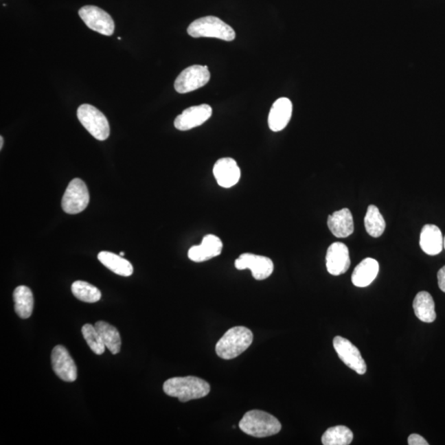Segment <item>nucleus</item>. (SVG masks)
<instances>
[{
    "mask_svg": "<svg viewBox=\"0 0 445 445\" xmlns=\"http://www.w3.org/2000/svg\"><path fill=\"white\" fill-rule=\"evenodd\" d=\"M353 433L348 427L337 426L328 429L321 437L324 445H348L352 442Z\"/></svg>",
    "mask_w": 445,
    "mask_h": 445,
    "instance_id": "nucleus-25",
    "label": "nucleus"
},
{
    "mask_svg": "<svg viewBox=\"0 0 445 445\" xmlns=\"http://www.w3.org/2000/svg\"><path fill=\"white\" fill-rule=\"evenodd\" d=\"M119 255H121V257H124V255H125V253H123V251H121V253H119Z\"/></svg>",
    "mask_w": 445,
    "mask_h": 445,
    "instance_id": "nucleus-31",
    "label": "nucleus"
},
{
    "mask_svg": "<svg viewBox=\"0 0 445 445\" xmlns=\"http://www.w3.org/2000/svg\"><path fill=\"white\" fill-rule=\"evenodd\" d=\"M420 246L424 253L430 255H438L444 247V238L438 226L426 225L420 236Z\"/></svg>",
    "mask_w": 445,
    "mask_h": 445,
    "instance_id": "nucleus-18",
    "label": "nucleus"
},
{
    "mask_svg": "<svg viewBox=\"0 0 445 445\" xmlns=\"http://www.w3.org/2000/svg\"><path fill=\"white\" fill-rule=\"evenodd\" d=\"M78 14L91 30L105 36H111L115 30V23L111 16L102 8L88 5L80 8Z\"/></svg>",
    "mask_w": 445,
    "mask_h": 445,
    "instance_id": "nucleus-8",
    "label": "nucleus"
},
{
    "mask_svg": "<svg viewBox=\"0 0 445 445\" xmlns=\"http://www.w3.org/2000/svg\"><path fill=\"white\" fill-rule=\"evenodd\" d=\"M437 277L440 290L445 293V266L439 271Z\"/></svg>",
    "mask_w": 445,
    "mask_h": 445,
    "instance_id": "nucleus-29",
    "label": "nucleus"
},
{
    "mask_svg": "<svg viewBox=\"0 0 445 445\" xmlns=\"http://www.w3.org/2000/svg\"><path fill=\"white\" fill-rule=\"evenodd\" d=\"M71 290L74 297L85 303H96L102 298L101 291L88 282L78 280L73 282Z\"/></svg>",
    "mask_w": 445,
    "mask_h": 445,
    "instance_id": "nucleus-26",
    "label": "nucleus"
},
{
    "mask_svg": "<svg viewBox=\"0 0 445 445\" xmlns=\"http://www.w3.org/2000/svg\"><path fill=\"white\" fill-rule=\"evenodd\" d=\"M326 266L332 275L345 273L350 266V253L347 246L340 242H333L328 247L326 255Z\"/></svg>",
    "mask_w": 445,
    "mask_h": 445,
    "instance_id": "nucleus-13",
    "label": "nucleus"
},
{
    "mask_svg": "<svg viewBox=\"0 0 445 445\" xmlns=\"http://www.w3.org/2000/svg\"><path fill=\"white\" fill-rule=\"evenodd\" d=\"M415 315L422 321L433 323L436 319L435 301L430 293L419 292L413 301Z\"/></svg>",
    "mask_w": 445,
    "mask_h": 445,
    "instance_id": "nucleus-20",
    "label": "nucleus"
},
{
    "mask_svg": "<svg viewBox=\"0 0 445 445\" xmlns=\"http://www.w3.org/2000/svg\"><path fill=\"white\" fill-rule=\"evenodd\" d=\"M98 258L102 265L117 275L127 277L133 274L131 263L119 255L104 251L98 254Z\"/></svg>",
    "mask_w": 445,
    "mask_h": 445,
    "instance_id": "nucleus-21",
    "label": "nucleus"
},
{
    "mask_svg": "<svg viewBox=\"0 0 445 445\" xmlns=\"http://www.w3.org/2000/svg\"><path fill=\"white\" fill-rule=\"evenodd\" d=\"M293 105L287 98H279L272 105L268 124L270 129L274 132L282 130L290 122L292 115Z\"/></svg>",
    "mask_w": 445,
    "mask_h": 445,
    "instance_id": "nucleus-16",
    "label": "nucleus"
},
{
    "mask_svg": "<svg viewBox=\"0 0 445 445\" xmlns=\"http://www.w3.org/2000/svg\"><path fill=\"white\" fill-rule=\"evenodd\" d=\"M102 337L106 348L113 354L119 352L122 347V338L118 330L106 321H99L94 325Z\"/></svg>",
    "mask_w": 445,
    "mask_h": 445,
    "instance_id": "nucleus-23",
    "label": "nucleus"
},
{
    "mask_svg": "<svg viewBox=\"0 0 445 445\" xmlns=\"http://www.w3.org/2000/svg\"><path fill=\"white\" fill-rule=\"evenodd\" d=\"M365 227L367 233L373 238L380 237L385 232L386 223L377 206H369L365 217Z\"/></svg>",
    "mask_w": 445,
    "mask_h": 445,
    "instance_id": "nucleus-24",
    "label": "nucleus"
},
{
    "mask_svg": "<svg viewBox=\"0 0 445 445\" xmlns=\"http://www.w3.org/2000/svg\"><path fill=\"white\" fill-rule=\"evenodd\" d=\"M408 444L409 445H428L429 443L426 440L418 434H412L408 438Z\"/></svg>",
    "mask_w": 445,
    "mask_h": 445,
    "instance_id": "nucleus-28",
    "label": "nucleus"
},
{
    "mask_svg": "<svg viewBox=\"0 0 445 445\" xmlns=\"http://www.w3.org/2000/svg\"><path fill=\"white\" fill-rule=\"evenodd\" d=\"M253 341V334L245 327H234L227 331L216 346L218 356L232 360L245 352Z\"/></svg>",
    "mask_w": 445,
    "mask_h": 445,
    "instance_id": "nucleus-2",
    "label": "nucleus"
},
{
    "mask_svg": "<svg viewBox=\"0 0 445 445\" xmlns=\"http://www.w3.org/2000/svg\"><path fill=\"white\" fill-rule=\"evenodd\" d=\"M223 242L216 235H205L200 245L193 246L188 251V258L195 262H203L218 257L222 253Z\"/></svg>",
    "mask_w": 445,
    "mask_h": 445,
    "instance_id": "nucleus-15",
    "label": "nucleus"
},
{
    "mask_svg": "<svg viewBox=\"0 0 445 445\" xmlns=\"http://www.w3.org/2000/svg\"><path fill=\"white\" fill-rule=\"evenodd\" d=\"M238 270L249 269L253 278L258 280L270 277L274 271V264L270 258L253 253H243L235 261Z\"/></svg>",
    "mask_w": 445,
    "mask_h": 445,
    "instance_id": "nucleus-10",
    "label": "nucleus"
},
{
    "mask_svg": "<svg viewBox=\"0 0 445 445\" xmlns=\"http://www.w3.org/2000/svg\"><path fill=\"white\" fill-rule=\"evenodd\" d=\"M444 249H445V237L444 238Z\"/></svg>",
    "mask_w": 445,
    "mask_h": 445,
    "instance_id": "nucleus-32",
    "label": "nucleus"
},
{
    "mask_svg": "<svg viewBox=\"0 0 445 445\" xmlns=\"http://www.w3.org/2000/svg\"><path fill=\"white\" fill-rule=\"evenodd\" d=\"M190 36L199 37H212L226 41H232L236 37L232 27L214 16H206L196 19L187 28Z\"/></svg>",
    "mask_w": 445,
    "mask_h": 445,
    "instance_id": "nucleus-4",
    "label": "nucleus"
},
{
    "mask_svg": "<svg viewBox=\"0 0 445 445\" xmlns=\"http://www.w3.org/2000/svg\"><path fill=\"white\" fill-rule=\"evenodd\" d=\"M89 192L84 181L74 179L70 181L62 198V209L65 213L76 214L84 212L89 203Z\"/></svg>",
    "mask_w": 445,
    "mask_h": 445,
    "instance_id": "nucleus-6",
    "label": "nucleus"
},
{
    "mask_svg": "<svg viewBox=\"0 0 445 445\" xmlns=\"http://www.w3.org/2000/svg\"><path fill=\"white\" fill-rule=\"evenodd\" d=\"M164 393L177 398L181 402L205 397L209 393L210 386L203 379L194 376L169 378L163 385Z\"/></svg>",
    "mask_w": 445,
    "mask_h": 445,
    "instance_id": "nucleus-1",
    "label": "nucleus"
},
{
    "mask_svg": "<svg viewBox=\"0 0 445 445\" xmlns=\"http://www.w3.org/2000/svg\"><path fill=\"white\" fill-rule=\"evenodd\" d=\"M78 119L82 126L98 140H105L110 135V126L105 115L96 107L82 104L77 111Z\"/></svg>",
    "mask_w": 445,
    "mask_h": 445,
    "instance_id": "nucleus-5",
    "label": "nucleus"
},
{
    "mask_svg": "<svg viewBox=\"0 0 445 445\" xmlns=\"http://www.w3.org/2000/svg\"><path fill=\"white\" fill-rule=\"evenodd\" d=\"M82 333L87 344L95 354L100 356V354L104 353L106 345L103 343L100 334H99L95 326L89 323L85 324L82 328Z\"/></svg>",
    "mask_w": 445,
    "mask_h": 445,
    "instance_id": "nucleus-27",
    "label": "nucleus"
},
{
    "mask_svg": "<svg viewBox=\"0 0 445 445\" xmlns=\"http://www.w3.org/2000/svg\"><path fill=\"white\" fill-rule=\"evenodd\" d=\"M3 146V136H0V150H2Z\"/></svg>",
    "mask_w": 445,
    "mask_h": 445,
    "instance_id": "nucleus-30",
    "label": "nucleus"
},
{
    "mask_svg": "<svg viewBox=\"0 0 445 445\" xmlns=\"http://www.w3.org/2000/svg\"><path fill=\"white\" fill-rule=\"evenodd\" d=\"M328 226L334 236L347 238L354 232L353 216L350 210L344 208L334 212L328 218Z\"/></svg>",
    "mask_w": 445,
    "mask_h": 445,
    "instance_id": "nucleus-17",
    "label": "nucleus"
},
{
    "mask_svg": "<svg viewBox=\"0 0 445 445\" xmlns=\"http://www.w3.org/2000/svg\"><path fill=\"white\" fill-rule=\"evenodd\" d=\"M210 80L207 66L192 65L185 69L176 78L174 88L177 93H187L202 88Z\"/></svg>",
    "mask_w": 445,
    "mask_h": 445,
    "instance_id": "nucleus-7",
    "label": "nucleus"
},
{
    "mask_svg": "<svg viewBox=\"0 0 445 445\" xmlns=\"http://www.w3.org/2000/svg\"><path fill=\"white\" fill-rule=\"evenodd\" d=\"M379 271L378 262L373 258H365L354 268L352 276L354 286H369L376 279Z\"/></svg>",
    "mask_w": 445,
    "mask_h": 445,
    "instance_id": "nucleus-19",
    "label": "nucleus"
},
{
    "mask_svg": "<svg viewBox=\"0 0 445 445\" xmlns=\"http://www.w3.org/2000/svg\"><path fill=\"white\" fill-rule=\"evenodd\" d=\"M213 173L218 185L231 188L237 185L241 177L240 168L233 159L223 158L214 165Z\"/></svg>",
    "mask_w": 445,
    "mask_h": 445,
    "instance_id": "nucleus-14",
    "label": "nucleus"
},
{
    "mask_svg": "<svg viewBox=\"0 0 445 445\" xmlns=\"http://www.w3.org/2000/svg\"><path fill=\"white\" fill-rule=\"evenodd\" d=\"M14 310L21 319L30 317L34 307L32 292L27 286L16 287L14 292Z\"/></svg>",
    "mask_w": 445,
    "mask_h": 445,
    "instance_id": "nucleus-22",
    "label": "nucleus"
},
{
    "mask_svg": "<svg viewBox=\"0 0 445 445\" xmlns=\"http://www.w3.org/2000/svg\"><path fill=\"white\" fill-rule=\"evenodd\" d=\"M212 109L208 104L188 107L175 119L174 126L179 130H189L203 125L212 117Z\"/></svg>",
    "mask_w": 445,
    "mask_h": 445,
    "instance_id": "nucleus-12",
    "label": "nucleus"
},
{
    "mask_svg": "<svg viewBox=\"0 0 445 445\" xmlns=\"http://www.w3.org/2000/svg\"><path fill=\"white\" fill-rule=\"evenodd\" d=\"M52 365L54 372L62 380L72 383L77 379V367L71 356L63 345H56L52 353Z\"/></svg>",
    "mask_w": 445,
    "mask_h": 445,
    "instance_id": "nucleus-11",
    "label": "nucleus"
},
{
    "mask_svg": "<svg viewBox=\"0 0 445 445\" xmlns=\"http://www.w3.org/2000/svg\"><path fill=\"white\" fill-rule=\"evenodd\" d=\"M333 346L338 356L346 366L350 369L356 371L358 374H365L367 370V365L360 350L356 345L345 338L337 336L334 338Z\"/></svg>",
    "mask_w": 445,
    "mask_h": 445,
    "instance_id": "nucleus-9",
    "label": "nucleus"
},
{
    "mask_svg": "<svg viewBox=\"0 0 445 445\" xmlns=\"http://www.w3.org/2000/svg\"><path fill=\"white\" fill-rule=\"evenodd\" d=\"M239 428L247 435L264 438L278 434L282 430V424L274 415L266 411L253 410L243 415Z\"/></svg>",
    "mask_w": 445,
    "mask_h": 445,
    "instance_id": "nucleus-3",
    "label": "nucleus"
}]
</instances>
